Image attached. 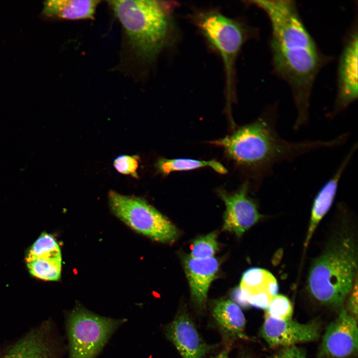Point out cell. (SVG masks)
I'll use <instances>...</instances> for the list:
<instances>
[{"label":"cell","instance_id":"cell-1","mask_svg":"<svg viewBox=\"0 0 358 358\" xmlns=\"http://www.w3.org/2000/svg\"><path fill=\"white\" fill-rule=\"evenodd\" d=\"M270 22V49L274 72L291 88L297 115L293 128L308 124L312 89L324 63L303 23L294 1L252 0Z\"/></svg>","mask_w":358,"mask_h":358},{"label":"cell","instance_id":"cell-2","mask_svg":"<svg viewBox=\"0 0 358 358\" xmlns=\"http://www.w3.org/2000/svg\"><path fill=\"white\" fill-rule=\"evenodd\" d=\"M278 112L270 106L254 121L244 125L229 135L212 141L238 165L249 170L260 185L270 176L273 168L284 162L294 161L306 154L345 144L349 136L344 132L330 140L306 139L290 141L277 130Z\"/></svg>","mask_w":358,"mask_h":358},{"label":"cell","instance_id":"cell-3","mask_svg":"<svg viewBox=\"0 0 358 358\" xmlns=\"http://www.w3.org/2000/svg\"><path fill=\"white\" fill-rule=\"evenodd\" d=\"M357 247L346 230L335 237L311 265L307 288L323 305L341 308L357 280Z\"/></svg>","mask_w":358,"mask_h":358},{"label":"cell","instance_id":"cell-4","mask_svg":"<svg viewBox=\"0 0 358 358\" xmlns=\"http://www.w3.org/2000/svg\"><path fill=\"white\" fill-rule=\"evenodd\" d=\"M109 3L137 57L145 61L154 59L168 41L172 4L147 0Z\"/></svg>","mask_w":358,"mask_h":358},{"label":"cell","instance_id":"cell-5","mask_svg":"<svg viewBox=\"0 0 358 358\" xmlns=\"http://www.w3.org/2000/svg\"><path fill=\"white\" fill-rule=\"evenodd\" d=\"M125 319L97 315L79 304L68 313L69 358H96Z\"/></svg>","mask_w":358,"mask_h":358},{"label":"cell","instance_id":"cell-6","mask_svg":"<svg viewBox=\"0 0 358 358\" xmlns=\"http://www.w3.org/2000/svg\"><path fill=\"white\" fill-rule=\"evenodd\" d=\"M108 202L113 213L137 232L162 243H172L178 239L176 227L144 199L111 190Z\"/></svg>","mask_w":358,"mask_h":358},{"label":"cell","instance_id":"cell-7","mask_svg":"<svg viewBox=\"0 0 358 358\" xmlns=\"http://www.w3.org/2000/svg\"><path fill=\"white\" fill-rule=\"evenodd\" d=\"M195 23L223 60L227 77V99L229 101L232 96L235 60L246 40L247 30L239 22L214 10L199 13L196 16Z\"/></svg>","mask_w":358,"mask_h":358},{"label":"cell","instance_id":"cell-8","mask_svg":"<svg viewBox=\"0 0 358 358\" xmlns=\"http://www.w3.org/2000/svg\"><path fill=\"white\" fill-rule=\"evenodd\" d=\"M357 321L345 309L326 327L317 358H348L357 352Z\"/></svg>","mask_w":358,"mask_h":358},{"label":"cell","instance_id":"cell-9","mask_svg":"<svg viewBox=\"0 0 358 358\" xmlns=\"http://www.w3.org/2000/svg\"><path fill=\"white\" fill-rule=\"evenodd\" d=\"M358 36L357 29L351 33L340 57L338 71V93L333 109L328 115L331 119L358 98Z\"/></svg>","mask_w":358,"mask_h":358},{"label":"cell","instance_id":"cell-10","mask_svg":"<svg viewBox=\"0 0 358 358\" xmlns=\"http://www.w3.org/2000/svg\"><path fill=\"white\" fill-rule=\"evenodd\" d=\"M250 183L246 181L236 192L229 193L218 191L226 209L223 216V229L238 237L256 224L262 217L256 203L248 195Z\"/></svg>","mask_w":358,"mask_h":358},{"label":"cell","instance_id":"cell-11","mask_svg":"<svg viewBox=\"0 0 358 358\" xmlns=\"http://www.w3.org/2000/svg\"><path fill=\"white\" fill-rule=\"evenodd\" d=\"M320 330L316 321L302 324L291 319L283 320L265 316L261 335L270 347H284L315 341L320 336Z\"/></svg>","mask_w":358,"mask_h":358},{"label":"cell","instance_id":"cell-12","mask_svg":"<svg viewBox=\"0 0 358 358\" xmlns=\"http://www.w3.org/2000/svg\"><path fill=\"white\" fill-rule=\"evenodd\" d=\"M165 334L182 358H203L212 348L202 340L185 312L177 315L166 326Z\"/></svg>","mask_w":358,"mask_h":358},{"label":"cell","instance_id":"cell-13","mask_svg":"<svg viewBox=\"0 0 358 358\" xmlns=\"http://www.w3.org/2000/svg\"><path fill=\"white\" fill-rule=\"evenodd\" d=\"M358 149V143L353 144L333 176L322 185L316 194L312 204L310 221L304 243L307 247L320 220L332 206L337 194L339 184L346 169Z\"/></svg>","mask_w":358,"mask_h":358},{"label":"cell","instance_id":"cell-14","mask_svg":"<svg viewBox=\"0 0 358 358\" xmlns=\"http://www.w3.org/2000/svg\"><path fill=\"white\" fill-rule=\"evenodd\" d=\"M183 265L192 299L201 308L205 303L209 288L218 271L219 263L214 257L198 259L188 255L183 257Z\"/></svg>","mask_w":358,"mask_h":358},{"label":"cell","instance_id":"cell-15","mask_svg":"<svg viewBox=\"0 0 358 358\" xmlns=\"http://www.w3.org/2000/svg\"><path fill=\"white\" fill-rule=\"evenodd\" d=\"M212 315L222 333L226 337L247 339L244 333L246 319L240 306L229 299L214 303Z\"/></svg>","mask_w":358,"mask_h":358},{"label":"cell","instance_id":"cell-16","mask_svg":"<svg viewBox=\"0 0 358 358\" xmlns=\"http://www.w3.org/2000/svg\"><path fill=\"white\" fill-rule=\"evenodd\" d=\"M100 1L51 0L44 2L43 13L47 16L67 20L91 19Z\"/></svg>","mask_w":358,"mask_h":358},{"label":"cell","instance_id":"cell-17","mask_svg":"<svg viewBox=\"0 0 358 358\" xmlns=\"http://www.w3.org/2000/svg\"><path fill=\"white\" fill-rule=\"evenodd\" d=\"M249 295L267 294L272 297L277 294L278 285L275 277L268 270L252 268L243 274L239 285Z\"/></svg>","mask_w":358,"mask_h":358},{"label":"cell","instance_id":"cell-18","mask_svg":"<svg viewBox=\"0 0 358 358\" xmlns=\"http://www.w3.org/2000/svg\"><path fill=\"white\" fill-rule=\"evenodd\" d=\"M52 350L40 333H33L17 343L2 358H54Z\"/></svg>","mask_w":358,"mask_h":358},{"label":"cell","instance_id":"cell-19","mask_svg":"<svg viewBox=\"0 0 358 358\" xmlns=\"http://www.w3.org/2000/svg\"><path fill=\"white\" fill-rule=\"evenodd\" d=\"M155 166L158 171L167 175L175 171H185L209 167L218 173L224 174L227 172V169L219 162L215 160L201 161L192 159L160 158Z\"/></svg>","mask_w":358,"mask_h":358},{"label":"cell","instance_id":"cell-20","mask_svg":"<svg viewBox=\"0 0 358 358\" xmlns=\"http://www.w3.org/2000/svg\"><path fill=\"white\" fill-rule=\"evenodd\" d=\"M26 263L30 273L36 277L56 281L60 277L61 255L26 258Z\"/></svg>","mask_w":358,"mask_h":358},{"label":"cell","instance_id":"cell-21","mask_svg":"<svg viewBox=\"0 0 358 358\" xmlns=\"http://www.w3.org/2000/svg\"><path fill=\"white\" fill-rule=\"evenodd\" d=\"M218 251L217 234L213 232L199 237L193 241L189 256L195 259H207L214 257Z\"/></svg>","mask_w":358,"mask_h":358},{"label":"cell","instance_id":"cell-22","mask_svg":"<svg viewBox=\"0 0 358 358\" xmlns=\"http://www.w3.org/2000/svg\"><path fill=\"white\" fill-rule=\"evenodd\" d=\"M265 316L286 320L291 319L293 306L289 299L284 295L276 294L271 299L265 310Z\"/></svg>","mask_w":358,"mask_h":358},{"label":"cell","instance_id":"cell-23","mask_svg":"<svg viewBox=\"0 0 358 358\" xmlns=\"http://www.w3.org/2000/svg\"><path fill=\"white\" fill-rule=\"evenodd\" d=\"M61 254L59 246L52 236L42 233L32 245L27 258Z\"/></svg>","mask_w":358,"mask_h":358},{"label":"cell","instance_id":"cell-24","mask_svg":"<svg viewBox=\"0 0 358 358\" xmlns=\"http://www.w3.org/2000/svg\"><path fill=\"white\" fill-rule=\"evenodd\" d=\"M139 157L137 155H122L117 157L113 161V166L118 173L138 178L137 169Z\"/></svg>","mask_w":358,"mask_h":358},{"label":"cell","instance_id":"cell-25","mask_svg":"<svg viewBox=\"0 0 358 358\" xmlns=\"http://www.w3.org/2000/svg\"><path fill=\"white\" fill-rule=\"evenodd\" d=\"M270 358H306L304 350L295 345L283 347Z\"/></svg>","mask_w":358,"mask_h":358},{"label":"cell","instance_id":"cell-26","mask_svg":"<svg viewBox=\"0 0 358 358\" xmlns=\"http://www.w3.org/2000/svg\"><path fill=\"white\" fill-rule=\"evenodd\" d=\"M353 290L350 296L348 302V310L351 316L354 318L357 321L358 309H357V298H358V289H357V280L356 281Z\"/></svg>","mask_w":358,"mask_h":358},{"label":"cell","instance_id":"cell-27","mask_svg":"<svg viewBox=\"0 0 358 358\" xmlns=\"http://www.w3.org/2000/svg\"><path fill=\"white\" fill-rule=\"evenodd\" d=\"M233 295L235 300L242 305H249L248 302L249 295L247 292L240 286L235 289Z\"/></svg>","mask_w":358,"mask_h":358},{"label":"cell","instance_id":"cell-28","mask_svg":"<svg viewBox=\"0 0 358 358\" xmlns=\"http://www.w3.org/2000/svg\"><path fill=\"white\" fill-rule=\"evenodd\" d=\"M214 358H229L228 350H225L222 351L219 355Z\"/></svg>","mask_w":358,"mask_h":358}]
</instances>
